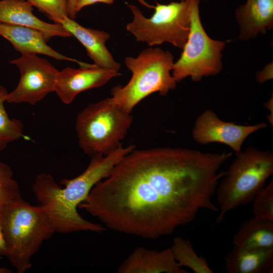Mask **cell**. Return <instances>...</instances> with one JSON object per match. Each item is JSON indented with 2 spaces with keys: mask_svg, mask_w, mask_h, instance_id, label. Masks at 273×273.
I'll return each mask as SVG.
<instances>
[{
  "mask_svg": "<svg viewBox=\"0 0 273 273\" xmlns=\"http://www.w3.org/2000/svg\"><path fill=\"white\" fill-rule=\"evenodd\" d=\"M231 152L182 148L133 149L92 188L78 208L116 232L156 240L218 212L212 198Z\"/></svg>",
  "mask_w": 273,
  "mask_h": 273,
  "instance_id": "cell-1",
  "label": "cell"
},
{
  "mask_svg": "<svg viewBox=\"0 0 273 273\" xmlns=\"http://www.w3.org/2000/svg\"><path fill=\"white\" fill-rule=\"evenodd\" d=\"M0 213L6 256L18 273H24L32 266V256L56 231L41 205H32L22 198L8 204Z\"/></svg>",
  "mask_w": 273,
  "mask_h": 273,
  "instance_id": "cell-2",
  "label": "cell"
},
{
  "mask_svg": "<svg viewBox=\"0 0 273 273\" xmlns=\"http://www.w3.org/2000/svg\"><path fill=\"white\" fill-rule=\"evenodd\" d=\"M173 55L158 47L147 48L136 57L124 59L131 77L125 85H116L111 90V99L120 109L131 113L133 108L151 94L158 92L165 96L176 86L172 75Z\"/></svg>",
  "mask_w": 273,
  "mask_h": 273,
  "instance_id": "cell-3",
  "label": "cell"
},
{
  "mask_svg": "<svg viewBox=\"0 0 273 273\" xmlns=\"http://www.w3.org/2000/svg\"><path fill=\"white\" fill-rule=\"evenodd\" d=\"M236 154L216 190L217 223L229 212L252 201L273 173V154L270 150L249 147Z\"/></svg>",
  "mask_w": 273,
  "mask_h": 273,
  "instance_id": "cell-4",
  "label": "cell"
},
{
  "mask_svg": "<svg viewBox=\"0 0 273 273\" xmlns=\"http://www.w3.org/2000/svg\"><path fill=\"white\" fill-rule=\"evenodd\" d=\"M133 122V116L120 109L111 97L84 107L77 115L75 129L83 152L107 155L117 149Z\"/></svg>",
  "mask_w": 273,
  "mask_h": 273,
  "instance_id": "cell-5",
  "label": "cell"
},
{
  "mask_svg": "<svg viewBox=\"0 0 273 273\" xmlns=\"http://www.w3.org/2000/svg\"><path fill=\"white\" fill-rule=\"evenodd\" d=\"M133 15L126 26L138 41L150 47L170 43L180 49L184 48L191 27V0L171 2L168 4L156 2L154 13L146 17L135 6L127 4Z\"/></svg>",
  "mask_w": 273,
  "mask_h": 273,
  "instance_id": "cell-6",
  "label": "cell"
},
{
  "mask_svg": "<svg viewBox=\"0 0 273 273\" xmlns=\"http://www.w3.org/2000/svg\"><path fill=\"white\" fill-rule=\"evenodd\" d=\"M199 4L200 0H191L190 33L172 71L177 82L188 77L193 81H199L222 69V52L226 42L213 39L207 34L201 21Z\"/></svg>",
  "mask_w": 273,
  "mask_h": 273,
  "instance_id": "cell-7",
  "label": "cell"
},
{
  "mask_svg": "<svg viewBox=\"0 0 273 273\" xmlns=\"http://www.w3.org/2000/svg\"><path fill=\"white\" fill-rule=\"evenodd\" d=\"M62 188L50 174L41 173L36 177L32 191L46 210L56 232L67 234L81 231L102 233L106 228L83 217L64 200Z\"/></svg>",
  "mask_w": 273,
  "mask_h": 273,
  "instance_id": "cell-8",
  "label": "cell"
},
{
  "mask_svg": "<svg viewBox=\"0 0 273 273\" xmlns=\"http://www.w3.org/2000/svg\"><path fill=\"white\" fill-rule=\"evenodd\" d=\"M19 69L18 85L6 96L9 103H27L35 105L54 92L58 70L47 60L33 53H21L10 61Z\"/></svg>",
  "mask_w": 273,
  "mask_h": 273,
  "instance_id": "cell-9",
  "label": "cell"
},
{
  "mask_svg": "<svg viewBox=\"0 0 273 273\" xmlns=\"http://www.w3.org/2000/svg\"><path fill=\"white\" fill-rule=\"evenodd\" d=\"M134 145L123 147L121 145L107 155L97 154L91 156L90 162L83 172L70 179H63L60 184L63 197L73 209L77 208L87 197L92 188L110 174L114 167L126 154L134 149Z\"/></svg>",
  "mask_w": 273,
  "mask_h": 273,
  "instance_id": "cell-10",
  "label": "cell"
},
{
  "mask_svg": "<svg viewBox=\"0 0 273 273\" xmlns=\"http://www.w3.org/2000/svg\"><path fill=\"white\" fill-rule=\"evenodd\" d=\"M267 126L263 122L250 125L225 122L219 118L214 111L208 109L196 119L192 135L194 140L200 145L222 143L237 154L241 151L242 145L249 135Z\"/></svg>",
  "mask_w": 273,
  "mask_h": 273,
  "instance_id": "cell-11",
  "label": "cell"
},
{
  "mask_svg": "<svg viewBox=\"0 0 273 273\" xmlns=\"http://www.w3.org/2000/svg\"><path fill=\"white\" fill-rule=\"evenodd\" d=\"M119 75L118 71L99 67L94 64L78 69L67 67L58 71L54 92L62 102L69 104L80 93L102 87Z\"/></svg>",
  "mask_w": 273,
  "mask_h": 273,
  "instance_id": "cell-12",
  "label": "cell"
},
{
  "mask_svg": "<svg viewBox=\"0 0 273 273\" xmlns=\"http://www.w3.org/2000/svg\"><path fill=\"white\" fill-rule=\"evenodd\" d=\"M118 273H188L175 259L170 248H136L120 264Z\"/></svg>",
  "mask_w": 273,
  "mask_h": 273,
  "instance_id": "cell-13",
  "label": "cell"
},
{
  "mask_svg": "<svg viewBox=\"0 0 273 273\" xmlns=\"http://www.w3.org/2000/svg\"><path fill=\"white\" fill-rule=\"evenodd\" d=\"M0 35L8 40L14 48L21 53L41 54L58 60L74 61L80 67H87L90 65L57 52L47 44L49 40L46 35L33 27L0 23Z\"/></svg>",
  "mask_w": 273,
  "mask_h": 273,
  "instance_id": "cell-14",
  "label": "cell"
},
{
  "mask_svg": "<svg viewBox=\"0 0 273 273\" xmlns=\"http://www.w3.org/2000/svg\"><path fill=\"white\" fill-rule=\"evenodd\" d=\"M60 24L82 44L94 65L116 71L119 70L120 64L115 60L106 46L110 38L108 32L85 27L68 17Z\"/></svg>",
  "mask_w": 273,
  "mask_h": 273,
  "instance_id": "cell-15",
  "label": "cell"
},
{
  "mask_svg": "<svg viewBox=\"0 0 273 273\" xmlns=\"http://www.w3.org/2000/svg\"><path fill=\"white\" fill-rule=\"evenodd\" d=\"M0 23L36 28L48 40L54 36H72L61 24L48 23L37 17L33 13L32 6L25 0H0Z\"/></svg>",
  "mask_w": 273,
  "mask_h": 273,
  "instance_id": "cell-16",
  "label": "cell"
},
{
  "mask_svg": "<svg viewBox=\"0 0 273 273\" xmlns=\"http://www.w3.org/2000/svg\"><path fill=\"white\" fill-rule=\"evenodd\" d=\"M239 39L247 40L273 26V0H246L235 12Z\"/></svg>",
  "mask_w": 273,
  "mask_h": 273,
  "instance_id": "cell-17",
  "label": "cell"
},
{
  "mask_svg": "<svg viewBox=\"0 0 273 273\" xmlns=\"http://www.w3.org/2000/svg\"><path fill=\"white\" fill-rule=\"evenodd\" d=\"M228 273H272L273 248L241 249L234 246L224 258Z\"/></svg>",
  "mask_w": 273,
  "mask_h": 273,
  "instance_id": "cell-18",
  "label": "cell"
},
{
  "mask_svg": "<svg viewBox=\"0 0 273 273\" xmlns=\"http://www.w3.org/2000/svg\"><path fill=\"white\" fill-rule=\"evenodd\" d=\"M233 244L241 249L273 248V221L255 216L248 219L234 235Z\"/></svg>",
  "mask_w": 273,
  "mask_h": 273,
  "instance_id": "cell-19",
  "label": "cell"
},
{
  "mask_svg": "<svg viewBox=\"0 0 273 273\" xmlns=\"http://www.w3.org/2000/svg\"><path fill=\"white\" fill-rule=\"evenodd\" d=\"M170 249L175 259L181 267H187L195 273L213 272L206 258L196 253L189 240L175 237Z\"/></svg>",
  "mask_w": 273,
  "mask_h": 273,
  "instance_id": "cell-20",
  "label": "cell"
},
{
  "mask_svg": "<svg viewBox=\"0 0 273 273\" xmlns=\"http://www.w3.org/2000/svg\"><path fill=\"white\" fill-rule=\"evenodd\" d=\"M8 93L6 88L0 84V152L9 143L24 136L22 122L18 119H11L5 109L4 103Z\"/></svg>",
  "mask_w": 273,
  "mask_h": 273,
  "instance_id": "cell-21",
  "label": "cell"
},
{
  "mask_svg": "<svg viewBox=\"0 0 273 273\" xmlns=\"http://www.w3.org/2000/svg\"><path fill=\"white\" fill-rule=\"evenodd\" d=\"M20 190L11 167L0 161V211L10 203L22 198Z\"/></svg>",
  "mask_w": 273,
  "mask_h": 273,
  "instance_id": "cell-22",
  "label": "cell"
},
{
  "mask_svg": "<svg viewBox=\"0 0 273 273\" xmlns=\"http://www.w3.org/2000/svg\"><path fill=\"white\" fill-rule=\"evenodd\" d=\"M254 216L273 221V181L264 186L252 201Z\"/></svg>",
  "mask_w": 273,
  "mask_h": 273,
  "instance_id": "cell-23",
  "label": "cell"
},
{
  "mask_svg": "<svg viewBox=\"0 0 273 273\" xmlns=\"http://www.w3.org/2000/svg\"><path fill=\"white\" fill-rule=\"evenodd\" d=\"M32 7L48 16L54 23H60L68 17L67 0H26Z\"/></svg>",
  "mask_w": 273,
  "mask_h": 273,
  "instance_id": "cell-24",
  "label": "cell"
},
{
  "mask_svg": "<svg viewBox=\"0 0 273 273\" xmlns=\"http://www.w3.org/2000/svg\"><path fill=\"white\" fill-rule=\"evenodd\" d=\"M272 78V63L266 65L262 70L256 74V80L259 83Z\"/></svg>",
  "mask_w": 273,
  "mask_h": 273,
  "instance_id": "cell-25",
  "label": "cell"
},
{
  "mask_svg": "<svg viewBox=\"0 0 273 273\" xmlns=\"http://www.w3.org/2000/svg\"><path fill=\"white\" fill-rule=\"evenodd\" d=\"M114 0H77L75 5V11L77 13L83 8L96 4L104 3L108 5L112 4Z\"/></svg>",
  "mask_w": 273,
  "mask_h": 273,
  "instance_id": "cell-26",
  "label": "cell"
},
{
  "mask_svg": "<svg viewBox=\"0 0 273 273\" xmlns=\"http://www.w3.org/2000/svg\"><path fill=\"white\" fill-rule=\"evenodd\" d=\"M7 253V245L4 237L0 213V256H6Z\"/></svg>",
  "mask_w": 273,
  "mask_h": 273,
  "instance_id": "cell-27",
  "label": "cell"
},
{
  "mask_svg": "<svg viewBox=\"0 0 273 273\" xmlns=\"http://www.w3.org/2000/svg\"><path fill=\"white\" fill-rule=\"evenodd\" d=\"M77 0H67V11L68 17L72 19H75L77 13L75 11V5Z\"/></svg>",
  "mask_w": 273,
  "mask_h": 273,
  "instance_id": "cell-28",
  "label": "cell"
},
{
  "mask_svg": "<svg viewBox=\"0 0 273 273\" xmlns=\"http://www.w3.org/2000/svg\"><path fill=\"white\" fill-rule=\"evenodd\" d=\"M12 272V270L5 268V267H0V273H11Z\"/></svg>",
  "mask_w": 273,
  "mask_h": 273,
  "instance_id": "cell-29",
  "label": "cell"
},
{
  "mask_svg": "<svg viewBox=\"0 0 273 273\" xmlns=\"http://www.w3.org/2000/svg\"><path fill=\"white\" fill-rule=\"evenodd\" d=\"M179 1H183V0H179Z\"/></svg>",
  "mask_w": 273,
  "mask_h": 273,
  "instance_id": "cell-30",
  "label": "cell"
}]
</instances>
